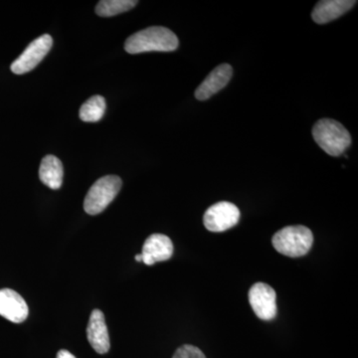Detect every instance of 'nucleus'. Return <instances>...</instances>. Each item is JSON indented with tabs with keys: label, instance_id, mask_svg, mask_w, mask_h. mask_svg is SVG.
<instances>
[{
	"label": "nucleus",
	"instance_id": "f257e3e1",
	"mask_svg": "<svg viewBox=\"0 0 358 358\" xmlns=\"http://www.w3.org/2000/svg\"><path fill=\"white\" fill-rule=\"evenodd\" d=\"M178 44V36L169 28L152 26L131 35L124 43V49L129 54L171 52L176 50Z\"/></svg>",
	"mask_w": 358,
	"mask_h": 358
},
{
	"label": "nucleus",
	"instance_id": "f03ea898",
	"mask_svg": "<svg viewBox=\"0 0 358 358\" xmlns=\"http://www.w3.org/2000/svg\"><path fill=\"white\" fill-rule=\"evenodd\" d=\"M315 143L331 157H339L352 145V136L348 129L331 119H322L313 128Z\"/></svg>",
	"mask_w": 358,
	"mask_h": 358
},
{
	"label": "nucleus",
	"instance_id": "7ed1b4c3",
	"mask_svg": "<svg viewBox=\"0 0 358 358\" xmlns=\"http://www.w3.org/2000/svg\"><path fill=\"white\" fill-rule=\"evenodd\" d=\"M272 244L282 255L299 258L307 255L312 249L313 232L303 225L287 226L275 233Z\"/></svg>",
	"mask_w": 358,
	"mask_h": 358
},
{
	"label": "nucleus",
	"instance_id": "20e7f679",
	"mask_svg": "<svg viewBox=\"0 0 358 358\" xmlns=\"http://www.w3.org/2000/svg\"><path fill=\"white\" fill-rule=\"evenodd\" d=\"M122 185V179L117 176H106L98 179L85 197V211L90 215L102 213L115 199Z\"/></svg>",
	"mask_w": 358,
	"mask_h": 358
},
{
	"label": "nucleus",
	"instance_id": "39448f33",
	"mask_svg": "<svg viewBox=\"0 0 358 358\" xmlns=\"http://www.w3.org/2000/svg\"><path fill=\"white\" fill-rule=\"evenodd\" d=\"M240 210L231 202L221 201L212 205L203 216L205 228L211 232H224L239 222Z\"/></svg>",
	"mask_w": 358,
	"mask_h": 358
},
{
	"label": "nucleus",
	"instance_id": "423d86ee",
	"mask_svg": "<svg viewBox=\"0 0 358 358\" xmlns=\"http://www.w3.org/2000/svg\"><path fill=\"white\" fill-rule=\"evenodd\" d=\"M53 45V39L50 35L44 34L35 39L28 45L20 57L16 59L11 65V71L14 74L22 75L30 72L43 60Z\"/></svg>",
	"mask_w": 358,
	"mask_h": 358
},
{
	"label": "nucleus",
	"instance_id": "0eeeda50",
	"mask_svg": "<svg viewBox=\"0 0 358 358\" xmlns=\"http://www.w3.org/2000/svg\"><path fill=\"white\" fill-rule=\"evenodd\" d=\"M277 294L265 282H256L249 291V303L259 319L272 320L277 315Z\"/></svg>",
	"mask_w": 358,
	"mask_h": 358
},
{
	"label": "nucleus",
	"instance_id": "6e6552de",
	"mask_svg": "<svg viewBox=\"0 0 358 358\" xmlns=\"http://www.w3.org/2000/svg\"><path fill=\"white\" fill-rule=\"evenodd\" d=\"M173 255V244L171 238L164 234H152L145 240L141 251V258L145 265L169 260Z\"/></svg>",
	"mask_w": 358,
	"mask_h": 358
},
{
	"label": "nucleus",
	"instance_id": "1a4fd4ad",
	"mask_svg": "<svg viewBox=\"0 0 358 358\" xmlns=\"http://www.w3.org/2000/svg\"><path fill=\"white\" fill-rule=\"evenodd\" d=\"M87 338L94 350L99 355H105L110 350L109 331L102 310H94L90 315L87 327Z\"/></svg>",
	"mask_w": 358,
	"mask_h": 358
},
{
	"label": "nucleus",
	"instance_id": "9d476101",
	"mask_svg": "<svg viewBox=\"0 0 358 358\" xmlns=\"http://www.w3.org/2000/svg\"><path fill=\"white\" fill-rule=\"evenodd\" d=\"M27 303L20 294L10 289H0V315L14 324H21L27 319Z\"/></svg>",
	"mask_w": 358,
	"mask_h": 358
},
{
	"label": "nucleus",
	"instance_id": "9b49d317",
	"mask_svg": "<svg viewBox=\"0 0 358 358\" xmlns=\"http://www.w3.org/2000/svg\"><path fill=\"white\" fill-rule=\"evenodd\" d=\"M233 69L229 64H221L212 71L206 79L199 85L195 91V98L199 101H206L212 96L225 88L232 78Z\"/></svg>",
	"mask_w": 358,
	"mask_h": 358
},
{
	"label": "nucleus",
	"instance_id": "f8f14e48",
	"mask_svg": "<svg viewBox=\"0 0 358 358\" xmlns=\"http://www.w3.org/2000/svg\"><path fill=\"white\" fill-rule=\"evenodd\" d=\"M357 3L353 0H322L313 9V20L317 24H326L343 16Z\"/></svg>",
	"mask_w": 358,
	"mask_h": 358
},
{
	"label": "nucleus",
	"instance_id": "ddd939ff",
	"mask_svg": "<svg viewBox=\"0 0 358 358\" xmlns=\"http://www.w3.org/2000/svg\"><path fill=\"white\" fill-rule=\"evenodd\" d=\"M63 176V164L58 157L46 155L42 159L39 169V178L42 183L51 189H59L62 186Z\"/></svg>",
	"mask_w": 358,
	"mask_h": 358
},
{
	"label": "nucleus",
	"instance_id": "4468645a",
	"mask_svg": "<svg viewBox=\"0 0 358 358\" xmlns=\"http://www.w3.org/2000/svg\"><path fill=\"white\" fill-rule=\"evenodd\" d=\"M106 112V101L102 96H94L87 100L80 109V119L86 122H96Z\"/></svg>",
	"mask_w": 358,
	"mask_h": 358
},
{
	"label": "nucleus",
	"instance_id": "2eb2a0df",
	"mask_svg": "<svg viewBox=\"0 0 358 358\" xmlns=\"http://www.w3.org/2000/svg\"><path fill=\"white\" fill-rule=\"evenodd\" d=\"M138 4L134 0H102L96 6V15L110 17L126 13Z\"/></svg>",
	"mask_w": 358,
	"mask_h": 358
},
{
	"label": "nucleus",
	"instance_id": "dca6fc26",
	"mask_svg": "<svg viewBox=\"0 0 358 358\" xmlns=\"http://www.w3.org/2000/svg\"><path fill=\"white\" fill-rule=\"evenodd\" d=\"M173 358H206V357L197 346L183 345L179 346L176 350Z\"/></svg>",
	"mask_w": 358,
	"mask_h": 358
},
{
	"label": "nucleus",
	"instance_id": "f3484780",
	"mask_svg": "<svg viewBox=\"0 0 358 358\" xmlns=\"http://www.w3.org/2000/svg\"><path fill=\"white\" fill-rule=\"evenodd\" d=\"M56 358H76L74 355H72L70 352L66 350H61L57 353V357Z\"/></svg>",
	"mask_w": 358,
	"mask_h": 358
},
{
	"label": "nucleus",
	"instance_id": "a211bd4d",
	"mask_svg": "<svg viewBox=\"0 0 358 358\" xmlns=\"http://www.w3.org/2000/svg\"><path fill=\"white\" fill-rule=\"evenodd\" d=\"M136 262H141L143 261V258H141V254H138V255L136 256Z\"/></svg>",
	"mask_w": 358,
	"mask_h": 358
}]
</instances>
